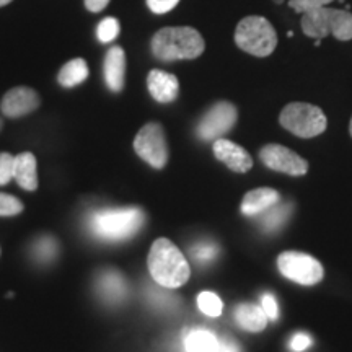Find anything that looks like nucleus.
I'll return each instance as SVG.
<instances>
[{"label": "nucleus", "instance_id": "obj_1", "mask_svg": "<svg viewBox=\"0 0 352 352\" xmlns=\"http://www.w3.org/2000/svg\"><path fill=\"white\" fill-rule=\"evenodd\" d=\"M148 272L158 285L165 289H178L188 283L191 267L179 252V248L168 239H157L152 243L147 258Z\"/></svg>", "mask_w": 352, "mask_h": 352}, {"label": "nucleus", "instance_id": "obj_2", "mask_svg": "<svg viewBox=\"0 0 352 352\" xmlns=\"http://www.w3.org/2000/svg\"><path fill=\"white\" fill-rule=\"evenodd\" d=\"M204 47L201 33L191 26H168L152 38L153 56L164 63L196 59L204 52Z\"/></svg>", "mask_w": 352, "mask_h": 352}, {"label": "nucleus", "instance_id": "obj_3", "mask_svg": "<svg viewBox=\"0 0 352 352\" xmlns=\"http://www.w3.org/2000/svg\"><path fill=\"white\" fill-rule=\"evenodd\" d=\"M145 214L139 208L98 210L88 220V227L96 239L122 241L131 239L144 227Z\"/></svg>", "mask_w": 352, "mask_h": 352}, {"label": "nucleus", "instance_id": "obj_4", "mask_svg": "<svg viewBox=\"0 0 352 352\" xmlns=\"http://www.w3.org/2000/svg\"><path fill=\"white\" fill-rule=\"evenodd\" d=\"M235 43L241 51L256 57H267L277 46V33L264 16H246L235 30Z\"/></svg>", "mask_w": 352, "mask_h": 352}, {"label": "nucleus", "instance_id": "obj_5", "mask_svg": "<svg viewBox=\"0 0 352 352\" xmlns=\"http://www.w3.org/2000/svg\"><path fill=\"white\" fill-rule=\"evenodd\" d=\"M279 122L284 129L302 139H311L323 134L328 120L321 108L310 103H289L280 111Z\"/></svg>", "mask_w": 352, "mask_h": 352}, {"label": "nucleus", "instance_id": "obj_6", "mask_svg": "<svg viewBox=\"0 0 352 352\" xmlns=\"http://www.w3.org/2000/svg\"><path fill=\"white\" fill-rule=\"evenodd\" d=\"M277 270L285 279L300 285H315L323 280V264L311 254L287 250L277 256Z\"/></svg>", "mask_w": 352, "mask_h": 352}, {"label": "nucleus", "instance_id": "obj_7", "mask_svg": "<svg viewBox=\"0 0 352 352\" xmlns=\"http://www.w3.org/2000/svg\"><path fill=\"white\" fill-rule=\"evenodd\" d=\"M134 151L153 168L162 170L168 164V144L160 122H147L134 139Z\"/></svg>", "mask_w": 352, "mask_h": 352}, {"label": "nucleus", "instance_id": "obj_8", "mask_svg": "<svg viewBox=\"0 0 352 352\" xmlns=\"http://www.w3.org/2000/svg\"><path fill=\"white\" fill-rule=\"evenodd\" d=\"M236 118H239V111L235 104H232L230 101H217L197 122L196 135L206 142L217 140L233 129V126L236 124Z\"/></svg>", "mask_w": 352, "mask_h": 352}, {"label": "nucleus", "instance_id": "obj_9", "mask_svg": "<svg viewBox=\"0 0 352 352\" xmlns=\"http://www.w3.org/2000/svg\"><path fill=\"white\" fill-rule=\"evenodd\" d=\"M259 160L270 170L289 176H303L308 171V162L305 158L280 144H267L261 147Z\"/></svg>", "mask_w": 352, "mask_h": 352}, {"label": "nucleus", "instance_id": "obj_10", "mask_svg": "<svg viewBox=\"0 0 352 352\" xmlns=\"http://www.w3.org/2000/svg\"><path fill=\"white\" fill-rule=\"evenodd\" d=\"M39 103V95L30 87H15L3 95L0 109L7 118H21L26 114L36 111Z\"/></svg>", "mask_w": 352, "mask_h": 352}, {"label": "nucleus", "instance_id": "obj_11", "mask_svg": "<svg viewBox=\"0 0 352 352\" xmlns=\"http://www.w3.org/2000/svg\"><path fill=\"white\" fill-rule=\"evenodd\" d=\"M212 151L215 158L235 173H246L253 168L252 155L241 145L232 142V140L223 138L214 140Z\"/></svg>", "mask_w": 352, "mask_h": 352}, {"label": "nucleus", "instance_id": "obj_12", "mask_svg": "<svg viewBox=\"0 0 352 352\" xmlns=\"http://www.w3.org/2000/svg\"><path fill=\"white\" fill-rule=\"evenodd\" d=\"M147 88L152 98L158 103H171L179 95V82L176 76L165 70L153 69L147 76Z\"/></svg>", "mask_w": 352, "mask_h": 352}, {"label": "nucleus", "instance_id": "obj_13", "mask_svg": "<svg viewBox=\"0 0 352 352\" xmlns=\"http://www.w3.org/2000/svg\"><path fill=\"white\" fill-rule=\"evenodd\" d=\"M104 82L113 94H120L126 82V54L121 46L109 47L103 64Z\"/></svg>", "mask_w": 352, "mask_h": 352}, {"label": "nucleus", "instance_id": "obj_14", "mask_svg": "<svg viewBox=\"0 0 352 352\" xmlns=\"http://www.w3.org/2000/svg\"><path fill=\"white\" fill-rule=\"evenodd\" d=\"M279 192L272 188H258L253 191H248L241 201V212L243 215H258L264 210L271 209L279 202Z\"/></svg>", "mask_w": 352, "mask_h": 352}, {"label": "nucleus", "instance_id": "obj_15", "mask_svg": "<svg viewBox=\"0 0 352 352\" xmlns=\"http://www.w3.org/2000/svg\"><path fill=\"white\" fill-rule=\"evenodd\" d=\"M13 179L19 183L25 191H36L38 189V168L36 157L32 152H23L15 157V170Z\"/></svg>", "mask_w": 352, "mask_h": 352}, {"label": "nucleus", "instance_id": "obj_16", "mask_svg": "<svg viewBox=\"0 0 352 352\" xmlns=\"http://www.w3.org/2000/svg\"><path fill=\"white\" fill-rule=\"evenodd\" d=\"M96 289H98L100 296L107 302H120L126 297L127 284L120 272L114 270L103 271L96 280Z\"/></svg>", "mask_w": 352, "mask_h": 352}, {"label": "nucleus", "instance_id": "obj_17", "mask_svg": "<svg viewBox=\"0 0 352 352\" xmlns=\"http://www.w3.org/2000/svg\"><path fill=\"white\" fill-rule=\"evenodd\" d=\"M233 315H235V323L250 333H261L270 320L263 308L254 303H240Z\"/></svg>", "mask_w": 352, "mask_h": 352}, {"label": "nucleus", "instance_id": "obj_18", "mask_svg": "<svg viewBox=\"0 0 352 352\" xmlns=\"http://www.w3.org/2000/svg\"><path fill=\"white\" fill-rule=\"evenodd\" d=\"M328 7L316 8V10H310L302 13V30L307 36L314 39H321L329 34L328 28Z\"/></svg>", "mask_w": 352, "mask_h": 352}, {"label": "nucleus", "instance_id": "obj_19", "mask_svg": "<svg viewBox=\"0 0 352 352\" xmlns=\"http://www.w3.org/2000/svg\"><path fill=\"white\" fill-rule=\"evenodd\" d=\"M88 74H90V70H88L85 59L77 57V59L69 60L67 64H64L63 67H60L59 76H57V82L65 88H74L85 82L88 78Z\"/></svg>", "mask_w": 352, "mask_h": 352}, {"label": "nucleus", "instance_id": "obj_20", "mask_svg": "<svg viewBox=\"0 0 352 352\" xmlns=\"http://www.w3.org/2000/svg\"><path fill=\"white\" fill-rule=\"evenodd\" d=\"M328 13V28L329 34L340 41L352 39V13L336 8H327Z\"/></svg>", "mask_w": 352, "mask_h": 352}, {"label": "nucleus", "instance_id": "obj_21", "mask_svg": "<svg viewBox=\"0 0 352 352\" xmlns=\"http://www.w3.org/2000/svg\"><path fill=\"white\" fill-rule=\"evenodd\" d=\"M186 352H220V342L217 338L206 329H195L184 340Z\"/></svg>", "mask_w": 352, "mask_h": 352}, {"label": "nucleus", "instance_id": "obj_22", "mask_svg": "<svg viewBox=\"0 0 352 352\" xmlns=\"http://www.w3.org/2000/svg\"><path fill=\"white\" fill-rule=\"evenodd\" d=\"M197 307H199L202 314L212 316V318H217L223 311V303L220 300V297L217 294L209 292V290H204L197 296Z\"/></svg>", "mask_w": 352, "mask_h": 352}, {"label": "nucleus", "instance_id": "obj_23", "mask_svg": "<svg viewBox=\"0 0 352 352\" xmlns=\"http://www.w3.org/2000/svg\"><path fill=\"white\" fill-rule=\"evenodd\" d=\"M33 252L38 261L50 263L59 252V246H57V241L52 236H43V239L36 240Z\"/></svg>", "mask_w": 352, "mask_h": 352}, {"label": "nucleus", "instance_id": "obj_24", "mask_svg": "<svg viewBox=\"0 0 352 352\" xmlns=\"http://www.w3.org/2000/svg\"><path fill=\"white\" fill-rule=\"evenodd\" d=\"M120 32V20L114 19V16H108V19L100 21L98 28H96V36H98L100 43H111L113 39L118 38Z\"/></svg>", "mask_w": 352, "mask_h": 352}, {"label": "nucleus", "instance_id": "obj_25", "mask_svg": "<svg viewBox=\"0 0 352 352\" xmlns=\"http://www.w3.org/2000/svg\"><path fill=\"white\" fill-rule=\"evenodd\" d=\"M25 206L19 197L0 192V217H13L23 212Z\"/></svg>", "mask_w": 352, "mask_h": 352}, {"label": "nucleus", "instance_id": "obj_26", "mask_svg": "<svg viewBox=\"0 0 352 352\" xmlns=\"http://www.w3.org/2000/svg\"><path fill=\"white\" fill-rule=\"evenodd\" d=\"M15 170V157L10 153H0V186H6L12 182Z\"/></svg>", "mask_w": 352, "mask_h": 352}, {"label": "nucleus", "instance_id": "obj_27", "mask_svg": "<svg viewBox=\"0 0 352 352\" xmlns=\"http://www.w3.org/2000/svg\"><path fill=\"white\" fill-rule=\"evenodd\" d=\"M217 252V246L212 241H201V243L192 246V258L199 263H209Z\"/></svg>", "mask_w": 352, "mask_h": 352}, {"label": "nucleus", "instance_id": "obj_28", "mask_svg": "<svg viewBox=\"0 0 352 352\" xmlns=\"http://www.w3.org/2000/svg\"><path fill=\"white\" fill-rule=\"evenodd\" d=\"M331 2L333 0H289V7L294 8L297 13H305L321 7H328V3Z\"/></svg>", "mask_w": 352, "mask_h": 352}, {"label": "nucleus", "instance_id": "obj_29", "mask_svg": "<svg viewBox=\"0 0 352 352\" xmlns=\"http://www.w3.org/2000/svg\"><path fill=\"white\" fill-rule=\"evenodd\" d=\"M179 0H147V7L157 15H164L173 10L178 6Z\"/></svg>", "mask_w": 352, "mask_h": 352}, {"label": "nucleus", "instance_id": "obj_30", "mask_svg": "<svg viewBox=\"0 0 352 352\" xmlns=\"http://www.w3.org/2000/svg\"><path fill=\"white\" fill-rule=\"evenodd\" d=\"M261 308L264 310V314L270 320H277L279 316V308H277V300L272 294H264L261 297Z\"/></svg>", "mask_w": 352, "mask_h": 352}, {"label": "nucleus", "instance_id": "obj_31", "mask_svg": "<svg viewBox=\"0 0 352 352\" xmlns=\"http://www.w3.org/2000/svg\"><path fill=\"white\" fill-rule=\"evenodd\" d=\"M311 346V338L307 333H297L294 334L290 340V349L296 352H302Z\"/></svg>", "mask_w": 352, "mask_h": 352}, {"label": "nucleus", "instance_id": "obj_32", "mask_svg": "<svg viewBox=\"0 0 352 352\" xmlns=\"http://www.w3.org/2000/svg\"><path fill=\"white\" fill-rule=\"evenodd\" d=\"M109 0H85V7L87 10H90L91 13H98L101 10L108 7Z\"/></svg>", "mask_w": 352, "mask_h": 352}, {"label": "nucleus", "instance_id": "obj_33", "mask_svg": "<svg viewBox=\"0 0 352 352\" xmlns=\"http://www.w3.org/2000/svg\"><path fill=\"white\" fill-rule=\"evenodd\" d=\"M12 0H0V7H3V6H8V3H10Z\"/></svg>", "mask_w": 352, "mask_h": 352}, {"label": "nucleus", "instance_id": "obj_34", "mask_svg": "<svg viewBox=\"0 0 352 352\" xmlns=\"http://www.w3.org/2000/svg\"><path fill=\"white\" fill-rule=\"evenodd\" d=\"M349 134H351V138H352V118H351V122H349Z\"/></svg>", "mask_w": 352, "mask_h": 352}, {"label": "nucleus", "instance_id": "obj_35", "mask_svg": "<svg viewBox=\"0 0 352 352\" xmlns=\"http://www.w3.org/2000/svg\"><path fill=\"white\" fill-rule=\"evenodd\" d=\"M272 2H274V3H283L284 0H272Z\"/></svg>", "mask_w": 352, "mask_h": 352}, {"label": "nucleus", "instance_id": "obj_36", "mask_svg": "<svg viewBox=\"0 0 352 352\" xmlns=\"http://www.w3.org/2000/svg\"><path fill=\"white\" fill-rule=\"evenodd\" d=\"M2 126H3V121H2V118H0V129H2Z\"/></svg>", "mask_w": 352, "mask_h": 352}]
</instances>
